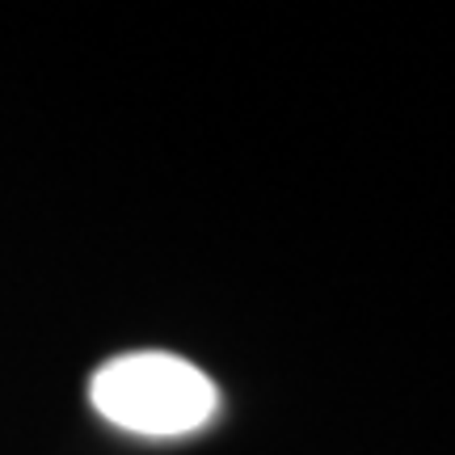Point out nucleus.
Returning <instances> with one entry per match:
<instances>
[{
    "mask_svg": "<svg viewBox=\"0 0 455 455\" xmlns=\"http://www.w3.org/2000/svg\"><path fill=\"white\" fill-rule=\"evenodd\" d=\"M89 401L106 422L148 439H178L212 422L220 392L195 363L164 350H135L110 358L93 384Z\"/></svg>",
    "mask_w": 455,
    "mask_h": 455,
    "instance_id": "nucleus-1",
    "label": "nucleus"
}]
</instances>
